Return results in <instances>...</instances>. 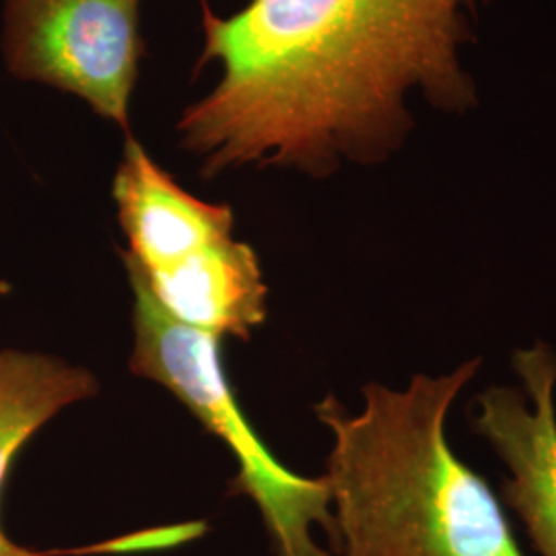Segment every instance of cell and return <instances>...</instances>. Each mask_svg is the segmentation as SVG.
I'll return each instance as SVG.
<instances>
[{"label":"cell","mask_w":556,"mask_h":556,"mask_svg":"<svg viewBox=\"0 0 556 556\" xmlns=\"http://www.w3.org/2000/svg\"><path fill=\"white\" fill-rule=\"evenodd\" d=\"M135 351L128 369L169 390L217 435L238 459L229 495L250 497L258 507L275 556H332L321 548L314 528L334 534L332 493L326 477L307 478L282 466L243 417L220 361V338L167 316L137 277Z\"/></svg>","instance_id":"4"},{"label":"cell","mask_w":556,"mask_h":556,"mask_svg":"<svg viewBox=\"0 0 556 556\" xmlns=\"http://www.w3.org/2000/svg\"><path fill=\"white\" fill-rule=\"evenodd\" d=\"M112 197L128 248V277H137L181 324L248 340L266 319L268 289L258 254L233 236L229 204L190 194L147 149L126 135Z\"/></svg>","instance_id":"3"},{"label":"cell","mask_w":556,"mask_h":556,"mask_svg":"<svg viewBox=\"0 0 556 556\" xmlns=\"http://www.w3.org/2000/svg\"><path fill=\"white\" fill-rule=\"evenodd\" d=\"M480 367L482 357L468 358L404 388L371 381L358 413L332 394L316 404L332 435L324 475L332 556H528L503 501L447 438L450 413Z\"/></svg>","instance_id":"2"},{"label":"cell","mask_w":556,"mask_h":556,"mask_svg":"<svg viewBox=\"0 0 556 556\" xmlns=\"http://www.w3.org/2000/svg\"><path fill=\"white\" fill-rule=\"evenodd\" d=\"M98 378L64 358L38 351L0 349V495L15 457L50 420L77 402L98 396ZM206 532L204 521L160 526L66 551H34L4 534L0 556L137 555L178 548Z\"/></svg>","instance_id":"7"},{"label":"cell","mask_w":556,"mask_h":556,"mask_svg":"<svg viewBox=\"0 0 556 556\" xmlns=\"http://www.w3.org/2000/svg\"><path fill=\"white\" fill-rule=\"evenodd\" d=\"M140 0H2V56L15 79L85 101L130 135Z\"/></svg>","instance_id":"5"},{"label":"cell","mask_w":556,"mask_h":556,"mask_svg":"<svg viewBox=\"0 0 556 556\" xmlns=\"http://www.w3.org/2000/svg\"><path fill=\"white\" fill-rule=\"evenodd\" d=\"M489 2L250 0L231 17L202 4L199 68L219 62L220 77L184 110L179 142L204 178L383 163L415 128V98L452 116L477 108L464 52Z\"/></svg>","instance_id":"1"},{"label":"cell","mask_w":556,"mask_h":556,"mask_svg":"<svg viewBox=\"0 0 556 556\" xmlns=\"http://www.w3.org/2000/svg\"><path fill=\"white\" fill-rule=\"evenodd\" d=\"M516 386H491L470 406L472 433L505 466L501 501L540 556H556V351L544 340L511 355Z\"/></svg>","instance_id":"6"}]
</instances>
